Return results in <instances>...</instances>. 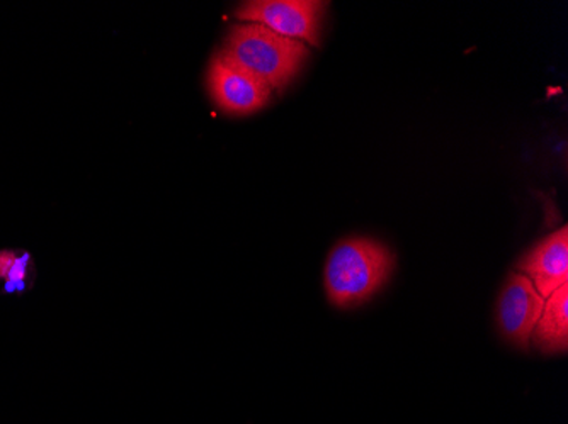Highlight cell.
<instances>
[{
    "instance_id": "obj_1",
    "label": "cell",
    "mask_w": 568,
    "mask_h": 424,
    "mask_svg": "<svg viewBox=\"0 0 568 424\" xmlns=\"http://www.w3.org/2000/svg\"><path fill=\"white\" fill-rule=\"evenodd\" d=\"M395 257L372 238H351L335 245L324 270L328 301L341 309L369 301L390 279Z\"/></svg>"
},
{
    "instance_id": "obj_2",
    "label": "cell",
    "mask_w": 568,
    "mask_h": 424,
    "mask_svg": "<svg viewBox=\"0 0 568 424\" xmlns=\"http://www.w3.org/2000/svg\"><path fill=\"white\" fill-rule=\"evenodd\" d=\"M222 53L271 91L288 87L310 56L302 41L280 37L252 22L230 30Z\"/></svg>"
},
{
    "instance_id": "obj_7",
    "label": "cell",
    "mask_w": 568,
    "mask_h": 424,
    "mask_svg": "<svg viewBox=\"0 0 568 424\" xmlns=\"http://www.w3.org/2000/svg\"><path fill=\"white\" fill-rule=\"evenodd\" d=\"M531 344L541 353L555 355L568 349V283L555 290L545 299L544 311L539 316Z\"/></svg>"
},
{
    "instance_id": "obj_8",
    "label": "cell",
    "mask_w": 568,
    "mask_h": 424,
    "mask_svg": "<svg viewBox=\"0 0 568 424\" xmlns=\"http://www.w3.org/2000/svg\"><path fill=\"white\" fill-rule=\"evenodd\" d=\"M30 254L19 255L18 260H16L14 267H12L11 272H9L8 279H6V290H8V292H14V290L24 289L26 270H28V265H30Z\"/></svg>"
},
{
    "instance_id": "obj_6",
    "label": "cell",
    "mask_w": 568,
    "mask_h": 424,
    "mask_svg": "<svg viewBox=\"0 0 568 424\" xmlns=\"http://www.w3.org/2000/svg\"><path fill=\"white\" fill-rule=\"evenodd\" d=\"M519 273L526 277L544 299L568 283V228L555 231L531 248L518 261Z\"/></svg>"
},
{
    "instance_id": "obj_3",
    "label": "cell",
    "mask_w": 568,
    "mask_h": 424,
    "mask_svg": "<svg viewBox=\"0 0 568 424\" xmlns=\"http://www.w3.org/2000/svg\"><path fill=\"white\" fill-rule=\"evenodd\" d=\"M325 6L317 0H251L235 11V18L264 25L280 37L318 46Z\"/></svg>"
},
{
    "instance_id": "obj_5",
    "label": "cell",
    "mask_w": 568,
    "mask_h": 424,
    "mask_svg": "<svg viewBox=\"0 0 568 424\" xmlns=\"http://www.w3.org/2000/svg\"><path fill=\"white\" fill-rule=\"evenodd\" d=\"M545 299L523 273H510L497 299V327L518 349H529Z\"/></svg>"
},
{
    "instance_id": "obj_4",
    "label": "cell",
    "mask_w": 568,
    "mask_h": 424,
    "mask_svg": "<svg viewBox=\"0 0 568 424\" xmlns=\"http://www.w3.org/2000/svg\"><path fill=\"white\" fill-rule=\"evenodd\" d=\"M210 97L222 113L248 116L266 107L271 101L270 87L232 62L225 53H216L206 76Z\"/></svg>"
},
{
    "instance_id": "obj_9",
    "label": "cell",
    "mask_w": 568,
    "mask_h": 424,
    "mask_svg": "<svg viewBox=\"0 0 568 424\" xmlns=\"http://www.w3.org/2000/svg\"><path fill=\"white\" fill-rule=\"evenodd\" d=\"M18 257L19 255L14 254V251H0V279H8L9 272H11L12 267H14Z\"/></svg>"
}]
</instances>
